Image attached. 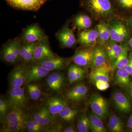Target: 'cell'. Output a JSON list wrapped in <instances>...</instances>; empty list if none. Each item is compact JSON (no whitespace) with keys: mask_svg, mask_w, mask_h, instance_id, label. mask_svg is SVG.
<instances>
[{"mask_svg":"<svg viewBox=\"0 0 132 132\" xmlns=\"http://www.w3.org/2000/svg\"><path fill=\"white\" fill-rule=\"evenodd\" d=\"M130 74L125 68L118 69L114 77L116 84L120 86L125 87L130 83Z\"/></svg>","mask_w":132,"mask_h":132,"instance_id":"obj_23","label":"cell"},{"mask_svg":"<svg viewBox=\"0 0 132 132\" xmlns=\"http://www.w3.org/2000/svg\"><path fill=\"white\" fill-rule=\"evenodd\" d=\"M36 43H21L20 55L21 60L25 64H31L35 61L34 51Z\"/></svg>","mask_w":132,"mask_h":132,"instance_id":"obj_17","label":"cell"},{"mask_svg":"<svg viewBox=\"0 0 132 132\" xmlns=\"http://www.w3.org/2000/svg\"><path fill=\"white\" fill-rule=\"evenodd\" d=\"M127 126L132 131V114L128 120Z\"/></svg>","mask_w":132,"mask_h":132,"instance_id":"obj_42","label":"cell"},{"mask_svg":"<svg viewBox=\"0 0 132 132\" xmlns=\"http://www.w3.org/2000/svg\"><path fill=\"white\" fill-rule=\"evenodd\" d=\"M109 129L113 132H120L123 131V124L120 118L115 114L110 116L108 122Z\"/></svg>","mask_w":132,"mask_h":132,"instance_id":"obj_30","label":"cell"},{"mask_svg":"<svg viewBox=\"0 0 132 132\" xmlns=\"http://www.w3.org/2000/svg\"><path fill=\"white\" fill-rule=\"evenodd\" d=\"M10 108L7 99L1 96L0 98V121L3 122L9 112Z\"/></svg>","mask_w":132,"mask_h":132,"instance_id":"obj_32","label":"cell"},{"mask_svg":"<svg viewBox=\"0 0 132 132\" xmlns=\"http://www.w3.org/2000/svg\"><path fill=\"white\" fill-rule=\"evenodd\" d=\"M88 90L87 86L84 83L77 84L67 92L66 98L74 102H79L86 98Z\"/></svg>","mask_w":132,"mask_h":132,"instance_id":"obj_14","label":"cell"},{"mask_svg":"<svg viewBox=\"0 0 132 132\" xmlns=\"http://www.w3.org/2000/svg\"><path fill=\"white\" fill-rule=\"evenodd\" d=\"M50 71L42 67L34 64L27 66L26 69V85L34 82L46 77Z\"/></svg>","mask_w":132,"mask_h":132,"instance_id":"obj_10","label":"cell"},{"mask_svg":"<svg viewBox=\"0 0 132 132\" xmlns=\"http://www.w3.org/2000/svg\"><path fill=\"white\" fill-rule=\"evenodd\" d=\"M77 128L74 126H70L64 128L63 130L64 132H75L77 131Z\"/></svg>","mask_w":132,"mask_h":132,"instance_id":"obj_40","label":"cell"},{"mask_svg":"<svg viewBox=\"0 0 132 132\" xmlns=\"http://www.w3.org/2000/svg\"><path fill=\"white\" fill-rule=\"evenodd\" d=\"M69 61L68 59L56 56L50 59L35 60L32 64L39 65L51 72L64 69L68 65Z\"/></svg>","mask_w":132,"mask_h":132,"instance_id":"obj_8","label":"cell"},{"mask_svg":"<svg viewBox=\"0 0 132 132\" xmlns=\"http://www.w3.org/2000/svg\"><path fill=\"white\" fill-rule=\"evenodd\" d=\"M74 24L78 28L86 30L92 26V21L87 15L80 14L75 18Z\"/></svg>","mask_w":132,"mask_h":132,"instance_id":"obj_28","label":"cell"},{"mask_svg":"<svg viewBox=\"0 0 132 132\" xmlns=\"http://www.w3.org/2000/svg\"><path fill=\"white\" fill-rule=\"evenodd\" d=\"M130 24H131V27L132 28V19H131V20H130Z\"/></svg>","mask_w":132,"mask_h":132,"instance_id":"obj_44","label":"cell"},{"mask_svg":"<svg viewBox=\"0 0 132 132\" xmlns=\"http://www.w3.org/2000/svg\"><path fill=\"white\" fill-rule=\"evenodd\" d=\"M97 89L100 91H105L108 89L110 87L109 82L104 81H98L94 82Z\"/></svg>","mask_w":132,"mask_h":132,"instance_id":"obj_38","label":"cell"},{"mask_svg":"<svg viewBox=\"0 0 132 132\" xmlns=\"http://www.w3.org/2000/svg\"><path fill=\"white\" fill-rule=\"evenodd\" d=\"M1 57L3 61L11 65H14L19 61L14 53L11 41L5 44L2 47Z\"/></svg>","mask_w":132,"mask_h":132,"instance_id":"obj_21","label":"cell"},{"mask_svg":"<svg viewBox=\"0 0 132 132\" xmlns=\"http://www.w3.org/2000/svg\"><path fill=\"white\" fill-rule=\"evenodd\" d=\"M68 105L66 99L57 95L52 94L46 98L43 105L55 119L59 113Z\"/></svg>","mask_w":132,"mask_h":132,"instance_id":"obj_5","label":"cell"},{"mask_svg":"<svg viewBox=\"0 0 132 132\" xmlns=\"http://www.w3.org/2000/svg\"><path fill=\"white\" fill-rule=\"evenodd\" d=\"M25 131L28 132L43 131V129L38 121L31 117L26 116L25 120Z\"/></svg>","mask_w":132,"mask_h":132,"instance_id":"obj_26","label":"cell"},{"mask_svg":"<svg viewBox=\"0 0 132 132\" xmlns=\"http://www.w3.org/2000/svg\"><path fill=\"white\" fill-rule=\"evenodd\" d=\"M26 85L29 97L31 100L36 101L40 98L42 92L39 85L34 82H30Z\"/></svg>","mask_w":132,"mask_h":132,"instance_id":"obj_27","label":"cell"},{"mask_svg":"<svg viewBox=\"0 0 132 132\" xmlns=\"http://www.w3.org/2000/svg\"><path fill=\"white\" fill-rule=\"evenodd\" d=\"M90 123V130L93 132H105L106 129L104 127L102 119L93 113L89 116Z\"/></svg>","mask_w":132,"mask_h":132,"instance_id":"obj_25","label":"cell"},{"mask_svg":"<svg viewBox=\"0 0 132 132\" xmlns=\"http://www.w3.org/2000/svg\"><path fill=\"white\" fill-rule=\"evenodd\" d=\"M46 87L53 95H59L62 92L66 85V80L64 74L59 71L49 73L46 79Z\"/></svg>","mask_w":132,"mask_h":132,"instance_id":"obj_3","label":"cell"},{"mask_svg":"<svg viewBox=\"0 0 132 132\" xmlns=\"http://www.w3.org/2000/svg\"><path fill=\"white\" fill-rule=\"evenodd\" d=\"M125 88L127 93L132 98V82H130L128 85L126 86Z\"/></svg>","mask_w":132,"mask_h":132,"instance_id":"obj_41","label":"cell"},{"mask_svg":"<svg viewBox=\"0 0 132 132\" xmlns=\"http://www.w3.org/2000/svg\"><path fill=\"white\" fill-rule=\"evenodd\" d=\"M47 0H6L13 7L24 10L37 11Z\"/></svg>","mask_w":132,"mask_h":132,"instance_id":"obj_12","label":"cell"},{"mask_svg":"<svg viewBox=\"0 0 132 132\" xmlns=\"http://www.w3.org/2000/svg\"><path fill=\"white\" fill-rule=\"evenodd\" d=\"M55 56L50 47L48 38L36 42L34 51L35 61L50 59Z\"/></svg>","mask_w":132,"mask_h":132,"instance_id":"obj_13","label":"cell"},{"mask_svg":"<svg viewBox=\"0 0 132 132\" xmlns=\"http://www.w3.org/2000/svg\"><path fill=\"white\" fill-rule=\"evenodd\" d=\"M88 10L96 17L105 18L111 16L114 12L110 0H85Z\"/></svg>","mask_w":132,"mask_h":132,"instance_id":"obj_2","label":"cell"},{"mask_svg":"<svg viewBox=\"0 0 132 132\" xmlns=\"http://www.w3.org/2000/svg\"><path fill=\"white\" fill-rule=\"evenodd\" d=\"M27 67L26 64L18 65L10 72L8 76L10 88L21 87L26 85Z\"/></svg>","mask_w":132,"mask_h":132,"instance_id":"obj_9","label":"cell"},{"mask_svg":"<svg viewBox=\"0 0 132 132\" xmlns=\"http://www.w3.org/2000/svg\"><path fill=\"white\" fill-rule=\"evenodd\" d=\"M7 100L10 108L24 109L27 105L28 98L22 87L10 88L8 92Z\"/></svg>","mask_w":132,"mask_h":132,"instance_id":"obj_4","label":"cell"},{"mask_svg":"<svg viewBox=\"0 0 132 132\" xmlns=\"http://www.w3.org/2000/svg\"><path fill=\"white\" fill-rule=\"evenodd\" d=\"M128 48L127 47L125 51L121 53L114 61V68L120 69L125 68L129 62V58L128 55Z\"/></svg>","mask_w":132,"mask_h":132,"instance_id":"obj_31","label":"cell"},{"mask_svg":"<svg viewBox=\"0 0 132 132\" xmlns=\"http://www.w3.org/2000/svg\"><path fill=\"white\" fill-rule=\"evenodd\" d=\"M12 48L15 55L20 61L21 60L20 55L21 45V39L20 38H16L11 40Z\"/></svg>","mask_w":132,"mask_h":132,"instance_id":"obj_34","label":"cell"},{"mask_svg":"<svg viewBox=\"0 0 132 132\" xmlns=\"http://www.w3.org/2000/svg\"><path fill=\"white\" fill-rule=\"evenodd\" d=\"M128 36V33L126 27L124 24L120 22L119 29L118 32L117 39L116 42V43H120L125 40Z\"/></svg>","mask_w":132,"mask_h":132,"instance_id":"obj_35","label":"cell"},{"mask_svg":"<svg viewBox=\"0 0 132 132\" xmlns=\"http://www.w3.org/2000/svg\"><path fill=\"white\" fill-rule=\"evenodd\" d=\"M113 99L116 108L120 112L127 113L131 111L132 106L131 102L123 93L115 92L113 95Z\"/></svg>","mask_w":132,"mask_h":132,"instance_id":"obj_18","label":"cell"},{"mask_svg":"<svg viewBox=\"0 0 132 132\" xmlns=\"http://www.w3.org/2000/svg\"><path fill=\"white\" fill-rule=\"evenodd\" d=\"M78 42L83 46H94L98 40V32L96 29L85 30L79 34Z\"/></svg>","mask_w":132,"mask_h":132,"instance_id":"obj_16","label":"cell"},{"mask_svg":"<svg viewBox=\"0 0 132 132\" xmlns=\"http://www.w3.org/2000/svg\"><path fill=\"white\" fill-rule=\"evenodd\" d=\"M119 6L126 9H132V0H115Z\"/></svg>","mask_w":132,"mask_h":132,"instance_id":"obj_37","label":"cell"},{"mask_svg":"<svg viewBox=\"0 0 132 132\" xmlns=\"http://www.w3.org/2000/svg\"><path fill=\"white\" fill-rule=\"evenodd\" d=\"M63 128L60 123H54L47 128L43 131L48 132H63Z\"/></svg>","mask_w":132,"mask_h":132,"instance_id":"obj_36","label":"cell"},{"mask_svg":"<svg viewBox=\"0 0 132 132\" xmlns=\"http://www.w3.org/2000/svg\"><path fill=\"white\" fill-rule=\"evenodd\" d=\"M110 68L107 64L98 67L93 69L89 75V78L93 82L98 81H104L109 82L110 76L109 73Z\"/></svg>","mask_w":132,"mask_h":132,"instance_id":"obj_19","label":"cell"},{"mask_svg":"<svg viewBox=\"0 0 132 132\" xmlns=\"http://www.w3.org/2000/svg\"><path fill=\"white\" fill-rule=\"evenodd\" d=\"M93 62L91 66L92 69L107 64V52L105 48L97 46L93 48Z\"/></svg>","mask_w":132,"mask_h":132,"instance_id":"obj_20","label":"cell"},{"mask_svg":"<svg viewBox=\"0 0 132 132\" xmlns=\"http://www.w3.org/2000/svg\"><path fill=\"white\" fill-rule=\"evenodd\" d=\"M48 38L40 28L33 24L26 29L23 32L22 40L23 42L35 43Z\"/></svg>","mask_w":132,"mask_h":132,"instance_id":"obj_11","label":"cell"},{"mask_svg":"<svg viewBox=\"0 0 132 132\" xmlns=\"http://www.w3.org/2000/svg\"><path fill=\"white\" fill-rule=\"evenodd\" d=\"M57 39L62 47L71 48L75 45L76 39L72 29L65 26L57 34Z\"/></svg>","mask_w":132,"mask_h":132,"instance_id":"obj_15","label":"cell"},{"mask_svg":"<svg viewBox=\"0 0 132 132\" xmlns=\"http://www.w3.org/2000/svg\"><path fill=\"white\" fill-rule=\"evenodd\" d=\"M78 113L79 110L78 109L69 106L68 105L59 113L57 118L64 122L69 123L75 119Z\"/></svg>","mask_w":132,"mask_h":132,"instance_id":"obj_22","label":"cell"},{"mask_svg":"<svg viewBox=\"0 0 132 132\" xmlns=\"http://www.w3.org/2000/svg\"><path fill=\"white\" fill-rule=\"evenodd\" d=\"M80 66L76 64H72L69 66L68 71V79L70 84L77 82V75Z\"/></svg>","mask_w":132,"mask_h":132,"instance_id":"obj_33","label":"cell"},{"mask_svg":"<svg viewBox=\"0 0 132 132\" xmlns=\"http://www.w3.org/2000/svg\"><path fill=\"white\" fill-rule=\"evenodd\" d=\"M26 116L24 109L19 108H10L2 123L1 132L24 131Z\"/></svg>","mask_w":132,"mask_h":132,"instance_id":"obj_1","label":"cell"},{"mask_svg":"<svg viewBox=\"0 0 132 132\" xmlns=\"http://www.w3.org/2000/svg\"><path fill=\"white\" fill-rule=\"evenodd\" d=\"M129 62L125 68L126 69L130 75H132V53H130L128 56Z\"/></svg>","mask_w":132,"mask_h":132,"instance_id":"obj_39","label":"cell"},{"mask_svg":"<svg viewBox=\"0 0 132 132\" xmlns=\"http://www.w3.org/2000/svg\"><path fill=\"white\" fill-rule=\"evenodd\" d=\"M129 45L130 47L132 48V38L130 39L129 41Z\"/></svg>","mask_w":132,"mask_h":132,"instance_id":"obj_43","label":"cell"},{"mask_svg":"<svg viewBox=\"0 0 132 132\" xmlns=\"http://www.w3.org/2000/svg\"><path fill=\"white\" fill-rule=\"evenodd\" d=\"M77 128L79 132H87L90 130V119L89 116H87L86 112H83L78 118L77 123Z\"/></svg>","mask_w":132,"mask_h":132,"instance_id":"obj_29","label":"cell"},{"mask_svg":"<svg viewBox=\"0 0 132 132\" xmlns=\"http://www.w3.org/2000/svg\"><path fill=\"white\" fill-rule=\"evenodd\" d=\"M98 32V40L101 44H104L111 38V29L108 24H99L97 26Z\"/></svg>","mask_w":132,"mask_h":132,"instance_id":"obj_24","label":"cell"},{"mask_svg":"<svg viewBox=\"0 0 132 132\" xmlns=\"http://www.w3.org/2000/svg\"><path fill=\"white\" fill-rule=\"evenodd\" d=\"M89 104L93 113L102 119L106 117L108 113V104L106 100L100 95H92L89 100Z\"/></svg>","mask_w":132,"mask_h":132,"instance_id":"obj_6","label":"cell"},{"mask_svg":"<svg viewBox=\"0 0 132 132\" xmlns=\"http://www.w3.org/2000/svg\"><path fill=\"white\" fill-rule=\"evenodd\" d=\"M91 47L84 46L78 49L72 57V60L76 65L82 68L91 67L93 57V48Z\"/></svg>","mask_w":132,"mask_h":132,"instance_id":"obj_7","label":"cell"}]
</instances>
